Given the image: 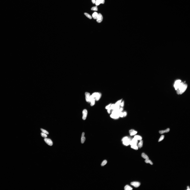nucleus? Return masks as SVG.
Returning <instances> with one entry per match:
<instances>
[{
  "label": "nucleus",
  "mask_w": 190,
  "mask_h": 190,
  "mask_svg": "<svg viewBox=\"0 0 190 190\" xmlns=\"http://www.w3.org/2000/svg\"><path fill=\"white\" fill-rule=\"evenodd\" d=\"M169 29L172 32L173 34L180 38H183L184 35L183 33L180 29L177 27L173 25H170L168 27Z\"/></svg>",
  "instance_id": "obj_1"
},
{
  "label": "nucleus",
  "mask_w": 190,
  "mask_h": 190,
  "mask_svg": "<svg viewBox=\"0 0 190 190\" xmlns=\"http://www.w3.org/2000/svg\"><path fill=\"white\" fill-rule=\"evenodd\" d=\"M184 190H190V185L185 187Z\"/></svg>",
  "instance_id": "obj_6"
},
{
  "label": "nucleus",
  "mask_w": 190,
  "mask_h": 190,
  "mask_svg": "<svg viewBox=\"0 0 190 190\" xmlns=\"http://www.w3.org/2000/svg\"><path fill=\"white\" fill-rule=\"evenodd\" d=\"M184 3L187 8H189L190 6V0H184Z\"/></svg>",
  "instance_id": "obj_5"
},
{
  "label": "nucleus",
  "mask_w": 190,
  "mask_h": 190,
  "mask_svg": "<svg viewBox=\"0 0 190 190\" xmlns=\"http://www.w3.org/2000/svg\"><path fill=\"white\" fill-rule=\"evenodd\" d=\"M182 20L185 21H190V13L184 14L182 17Z\"/></svg>",
  "instance_id": "obj_3"
},
{
  "label": "nucleus",
  "mask_w": 190,
  "mask_h": 190,
  "mask_svg": "<svg viewBox=\"0 0 190 190\" xmlns=\"http://www.w3.org/2000/svg\"><path fill=\"white\" fill-rule=\"evenodd\" d=\"M170 189V190H180L179 186L175 184L171 185Z\"/></svg>",
  "instance_id": "obj_4"
},
{
  "label": "nucleus",
  "mask_w": 190,
  "mask_h": 190,
  "mask_svg": "<svg viewBox=\"0 0 190 190\" xmlns=\"http://www.w3.org/2000/svg\"><path fill=\"white\" fill-rule=\"evenodd\" d=\"M184 34L187 38L190 39V24L188 25L185 28Z\"/></svg>",
  "instance_id": "obj_2"
}]
</instances>
